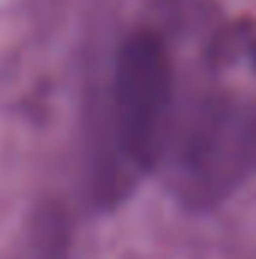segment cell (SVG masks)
Masks as SVG:
<instances>
[{
	"label": "cell",
	"mask_w": 256,
	"mask_h": 259,
	"mask_svg": "<svg viewBox=\"0 0 256 259\" xmlns=\"http://www.w3.org/2000/svg\"><path fill=\"white\" fill-rule=\"evenodd\" d=\"M256 169V109L214 97L193 112L172 157V184L190 208H211Z\"/></svg>",
	"instance_id": "obj_2"
},
{
	"label": "cell",
	"mask_w": 256,
	"mask_h": 259,
	"mask_svg": "<svg viewBox=\"0 0 256 259\" xmlns=\"http://www.w3.org/2000/svg\"><path fill=\"white\" fill-rule=\"evenodd\" d=\"M64 253H66L64 220L55 217V214H42L30 229L24 259H64Z\"/></svg>",
	"instance_id": "obj_3"
},
{
	"label": "cell",
	"mask_w": 256,
	"mask_h": 259,
	"mask_svg": "<svg viewBox=\"0 0 256 259\" xmlns=\"http://www.w3.org/2000/svg\"><path fill=\"white\" fill-rule=\"evenodd\" d=\"M172 61L154 30H136L118 49L112 78V145L115 157L97 181L103 202L127 193L136 175L160 166L169 148Z\"/></svg>",
	"instance_id": "obj_1"
}]
</instances>
